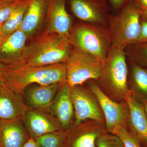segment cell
Here are the masks:
<instances>
[{
    "label": "cell",
    "instance_id": "obj_31",
    "mask_svg": "<svg viewBox=\"0 0 147 147\" xmlns=\"http://www.w3.org/2000/svg\"><path fill=\"white\" fill-rule=\"evenodd\" d=\"M5 67L0 63V83L4 82L5 72Z\"/></svg>",
    "mask_w": 147,
    "mask_h": 147
},
{
    "label": "cell",
    "instance_id": "obj_6",
    "mask_svg": "<svg viewBox=\"0 0 147 147\" xmlns=\"http://www.w3.org/2000/svg\"><path fill=\"white\" fill-rule=\"evenodd\" d=\"M103 63L73 47L66 62L67 82L70 87L83 85L100 76Z\"/></svg>",
    "mask_w": 147,
    "mask_h": 147
},
{
    "label": "cell",
    "instance_id": "obj_28",
    "mask_svg": "<svg viewBox=\"0 0 147 147\" xmlns=\"http://www.w3.org/2000/svg\"><path fill=\"white\" fill-rule=\"evenodd\" d=\"M113 13H117L125 7L132 0H107Z\"/></svg>",
    "mask_w": 147,
    "mask_h": 147
},
{
    "label": "cell",
    "instance_id": "obj_19",
    "mask_svg": "<svg viewBox=\"0 0 147 147\" xmlns=\"http://www.w3.org/2000/svg\"><path fill=\"white\" fill-rule=\"evenodd\" d=\"M47 7V0H32L31 3L20 28L28 38L32 37L45 22Z\"/></svg>",
    "mask_w": 147,
    "mask_h": 147
},
{
    "label": "cell",
    "instance_id": "obj_5",
    "mask_svg": "<svg viewBox=\"0 0 147 147\" xmlns=\"http://www.w3.org/2000/svg\"><path fill=\"white\" fill-rule=\"evenodd\" d=\"M141 12L132 0L120 11L112 13L109 27L112 47L124 50L137 43L141 34Z\"/></svg>",
    "mask_w": 147,
    "mask_h": 147
},
{
    "label": "cell",
    "instance_id": "obj_20",
    "mask_svg": "<svg viewBox=\"0 0 147 147\" xmlns=\"http://www.w3.org/2000/svg\"><path fill=\"white\" fill-rule=\"evenodd\" d=\"M130 93L139 102L147 103V68L127 57Z\"/></svg>",
    "mask_w": 147,
    "mask_h": 147
},
{
    "label": "cell",
    "instance_id": "obj_30",
    "mask_svg": "<svg viewBox=\"0 0 147 147\" xmlns=\"http://www.w3.org/2000/svg\"><path fill=\"white\" fill-rule=\"evenodd\" d=\"M23 147H41L37 141L30 137Z\"/></svg>",
    "mask_w": 147,
    "mask_h": 147
},
{
    "label": "cell",
    "instance_id": "obj_25",
    "mask_svg": "<svg viewBox=\"0 0 147 147\" xmlns=\"http://www.w3.org/2000/svg\"><path fill=\"white\" fill-rule=\"evenodd\" d=\"M113 134L121 139L124 147H142L140 142L127 129L120 127Z\"/></svg>",
    "mask_w": 147,
    "mask_h": 147
},
{
    "label": "cell",
    "instance_id": "obj_7",
    "mask_svg": "<svg viewBox=\"0 0 147 147\" xmlns=\"http://www.w3.org/2000/svg\"><path fill=\"white\" fill-rule=\"evenodd\" d=\"M86 86L97 98L105 119V130L113 134L120 127H128L129 110L126 100L117 102L102 92L94 80L86 82Z\"/></svg>",
    "mask_w": 147,
    "mask_h": 147
},
{
    "label": "cell",
    "instance_id": "obj_8",
    "mask_svg": "<svg viewBox=\"0 0 147 147\" xmlns=\"http://www.w3.org/2000/svg\"><path fill=\"white\" fill-rule=\"evenodd\" d=\"M67 5L78 21L109 28L113 11L107 0H67Z\"/></svg>",
    "mask_w": 147,
    "mask_h": 147
},
{
    "label": "cell",
    "instance_id": "obj_33",
    "mask_svg": "<svg viewBox=\"0 0 147 147\" xmlns=\"http://www.w3.org/2000/svg\"><path fill=\"white\" fill-rule=\"evenodd\" d=\"M22 0H0V1L8 2H13L18 1Z\"/></svg>",
    "mask_w": 147,
    "mask_h": 147
},
{
    "label": "cell",
    "instance_id": "obj_4",
    "mask_svg": "<svg viewBox=\"0 0 147 147\" xmlns=\"http://www.w3.org/2000/svg\"><path fill=\"white\" fill-rule=\"evenodd\" d=\"M72 47L96 58L105 60L112 48L109 28L83 23L74 24L70 38Z\"/></svg>",
    "mask_w": 147,
    "mask_h": 147
},
{
    "label": "cell",
    "instance_id": "obj_12",
    "mask_svg": "<svg viewBox=\"0 0 147 147\" xmlns=\"http://www.w3.org/2000/svg\"><path fill=\"white\" fill-rule=\"evenodd\" d=\"M105 131V122L85 121L67 130L66 147H96L97 138Z\"/></svg>",
    "mask_w": 147,
    "mask_h": 147
},
{
    "label": "cell",
    "instance_id": "obj_22",
    "mask_svg": "<svg viewBox=\"0 0 147 147\" xmlns=\"http://www.w3.org/2000/svg\"><path fill=\"white\" fill-rule=\"evenodd\" d=\"M127 57L147 68V42L131 44L124 49Z\"/></svg>",
    "mask_w": 147,
    "mask_h": 147
},
{
    "label": "cell",
    "instance_id": "obj_32",
    "mask_svg": "<svg viewBox=\"0 0 147 147\" xmlns=\"http://www.w3.org/2000/svg\"><path fill=\"white\" fill-rule=\"evenodd\" d=\"M6 38L3 34L2 31L1 27H0V47L4 42Z\"/></svg>",
    "mask_w": 147,
    "mask_h": 147
},
{
    "label": "cell",
    "instance_id": "obj_35",
    "mask_svg": "<svg viewBox=\"0 0 147 147\" xmlns=\"http://www.w3.org/2000/svg\"><path fill=\"white\" fill-rule=\"evenodd\" d=\"M142 147H147V146H142Z\"/></svg>",
    "mask_w": 147,
    "mask_h": 147
},
{
    "label": "cell",
    "instance_id": "obj_10",
    "mask_svg": "<svg viewBox=\"0 0 147 147\" xmlns=\"http://www.w3.org/2000/svg\"><path fill=\"white\" fill-rule=\"evenodd\" d=\"M21 120L30 137L35 140L45 134L62 130L57 120L43 109L27 107Z\"/></svg>",
    "mask_w": 147,
    "mask_h": 147
},
{
    "label": "cell",
    "instance_id": "obj_14",
    "mask_svg": "<svg viewBox=\"0 0 147 147\" xmlns=\"http://www.w3.org/2000/svg\"><path fill=\"white\" fill-rule=\"evenodd\" d=\"M28 39L20 29L7 37L0 47V63L8 69L26 65L24 53Z\"/></svg>",
    "mask_w": 147,
    "mask_h": 147
},
{
    "label": "cell",
    "instance_id": "obj_13",
    "mask_svg": "<svg viewBox=\"0 0 147 147\" xmlns=\"http://www.w3.org/2000/svg\"><path fill=\"white\" fill-rule=\"evenodd\" d=\"M57 120L62 130L67 131L74 121V107L70 94V88L67 82L62 84L57 94L50 105L43 109Z\"/></svg>",
    "mask_w": 147,
    "mask_h": 147
},
{
    "label": "cell",
    "instance_id": "obj_16",
    "mask_svg": "<svg viewBox=\"0 0 147 147\" xmlns=\"http://www.w3.org/2000/svg\"><path fill=\"white\" fill-rule=\"evenodd\" d=\"M27 107L22 96L5 82L0 83V120L21 119Z\"/></svg>",
    "mask_w": 147,
    "mask_h": 147
},
{
    "label": "cell",
    "instance_id": "obj_29",
    "mask_svg": "<svg viewBox=\"0 0 147 147\" xmlns=\"http://www.w3.org/2000/svg\"><path fill=\"white\" fill-rule=\"evenodd\" d=\"M142 11H147V0H133Z\"/></svg>",
    "mask_w": 147,
    "mask_h": 147
},
{
    "label": "cell",
    "instance_id": "obj_15",
    "mask_svg": "<svg viewBox=\"0 0 147 147\" xmlns=\"http://www.w3.org/2000/svg\"><path fill=\"white\" fill-rule=\"evenodd\" d=\"M63 83L29 85L25 89L22 94L25 104L29 108L45 109L54 99Z\"/></svg>",
    "mask_w": 147,
    "mask_h": 147
},
{
    "label": "cell",
    "instance_id": "obj_27",
    "mask_svg": "<svg viewBox=\"0 0 147 147\" xmlns=\"http://www.w3.org/2000/svg\"><path fill=\"white\" fill-rule=\"evenodd\" d=\"M140 21L141 34L137 43L147 42V11H142Z\"/></svg>",
    "mask_w": 147,
    "mask_h": 147
},
{
    "label": "cell",
    "instance_id": "obj_3",
    "mask_svg": "<svg viewBox=\"0 0 147 147\" xmlns=\"http://www.w3.org/2000/svg\"><path fill=\"white\" fill-rule=\"evenodd\" d=\"M66 81L65 63L40 66L26 64L15 68L5 67V83L21 96L25 89L31 84L49 85Z\"/></svg>",
    "mask_w": 147,
    "mask_h": 147
},
{
    "label": "cell",
    "instance_id": "obj_21",
    "mask_svg": "<svg viewBox=\"0 0 147 147\" xmlns=\"http://www.w3.org/2000/svg\"><path fill=\"white\" fill-rule=\"evenodd\" d=\"M32 1H20L14 7L7 20L1 26L2 31L6 38L20 29L25 14Z\"/></svg>",
    "mask_w": 147,
    "mask_h": 147
},
{
    "label": "cell",
    "instance_id": "obj_9",
    "mask_svg": "<svg viewBox=\"0 0 147 147\" xmlns=\"http://www.w3.org/2000/svg\"><path fill=\"white\" fill-rule=\"evenodd\" d=\"M70 88L75 113L72 126H76L87 120L105 122L102 110L92 92L84 84Z\"/></svg>",
    "mask_w": 147,
    "mask_h": 147
},
{
    "label": "cell",
    "instance_id": "obj_26",
    "mask_svg": "<svg viewBox=\"0 0 147 147\" xmlns=\"http://www.w3.org/2000/svg\"><path fill=\"white\" fill-rule=\"evenodd\" d=\"M19 1L13 2L0 1V27H1L6 21L14 7Z\"/></svg>",
    "mask_w": 147,
    "mask_h": 147
},
{
    "label": "cell",
    "instance_id": "obj_34",
    "mask_svg": "<svg viewBox=\"0 0 147 147\" xmlns=\"http://www.w3.org/2000/svg\"><path fill=\"white\" fill-rule=\"evenodd\" d=\"M143 105H144L145 113H146V115L147 117V103H145V104H143Z\"/></svg>",
    "mask_w": 147,
    "mask_h": 147
},
{
    "label": "cell",
    "instance_id": "obj_23",
    "mask_svg": "<svg viewBox=\"0 0 147 147\" xmlns=\"http://www.w3.org/2000/svg\"><path fill=\"white\" fill-rule=\"evenodd\" d=\"M67 131L59 130L39 137L36 141L41 147H66Z\"/></svg>",
    "mask_w": 147,
    "mask_h": 147
},
{
    "label": "cell",
    "instance_id": "obj_11",
    "mask_svg": "<svg viewBox=\"0 0 147 147\" xmlns=\"http://www.w3.org/2000/svg\"><path fill=\"white\" fill-rule=\"evenodd\" d=\"M44 32L70 38L74 23L67 7V0H47Z\"/></svg>",
    "mask_w": 147,
    "mask_h": 147
},
{
    "label": "cell",
    "instance_id": "obj_24",
    "mask_svg": "<svg viewBox=\"0 0 147 147\" xmlns=\"http://www.w3.org/2000/svg\"><path fill=\"white\" fill-rule=\"evenodd\" d=\"M96 147H124L121 139L115 134L105 131L96 140Z\"/></svg>",
    "mask_w": 147,
    "mask_h": 147
},
{
    "label": "cell",
    "instance_id": "obj_18",
    "mask_svg": "<svg viewBox=\"0 0 147 147\" xmlns=\"http://www.w3.org/2000/svg\"><path fill=\"white\" fill-rule=\"evenodd\" d=\"M30 137L21 119L0 120V147H23Z\"/></svg>",
    "mask_w": 147,
    "mask_h": 147
},
{
    "label": "cell",
    "instance_id": "obj_1",
    "mask_svg": "<svg viewBox=\"0 0 147 147\" xmlns=\"http://www.w3.org/2000/svg\"><path fill=\"white\" fill-rule=\"evenodd\" d=\"M128 72L124 50L112 47L103 63L100 76L94 81L108 97L121 102L131 94L128 86Z\"/></svg>",
    "mask_w": 147,
    "mask_h": 147
},
{
    "label": "cell",
    "instance_id": "obj_2",
    "mask_svg": "<svg viewBox=\"0 0 147 147\" xmlns=\"http://www.w3.org/2000/svg\"><path fill=\"white\" fill-rule=\"evenodd\" d=\"M72 48L69 38L43 32L26 45L24 60L26 64L33 66L66 63Z\"/></svg>",
    "mask_w": 147,
    "mask_h": 147
},
{
    "label": "cell",
    "instance_id": "obj_17",
    "mask_svg": "<svg viewBox=\"0 0 147 147\" xmlns=\"http://www.w3.org/2000/svg\"><path fill=\"white\" fill-rule=\"evenodd\" d=\"M129 110L127 129L140 142L147 146V117L144 105L131 94L125 99Z\"/></svg>",
    "mask_w": 147,
    "mask_h": 147
}]
</instances>
